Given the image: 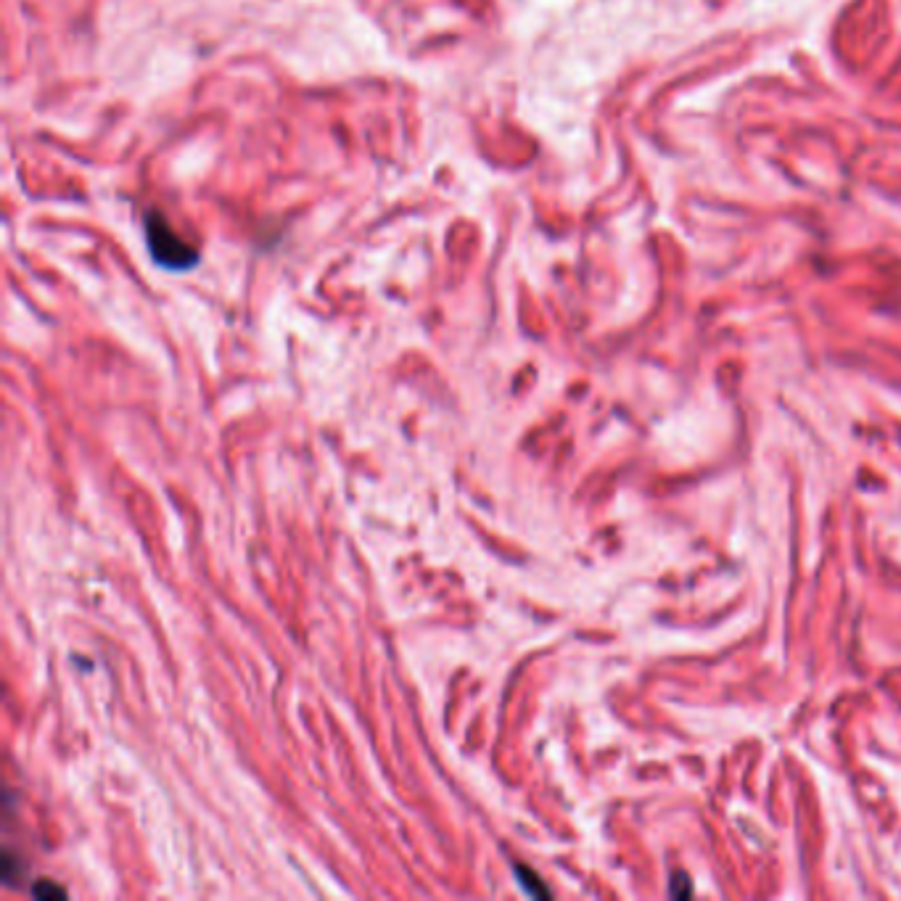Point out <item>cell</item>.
<instances>
[{
  "instance_id": "cell-2",
  "label": "cell",
  "mask_w": 901,
  "mask_h": 901,
  "mask_svg": "<svg viewBox=\"0 0 901 901\" xmlns=\"http://www.w3.org/2000/svg\"><path fill=\"white\" fill-rule=\"evenodd\" d=\"M32 893H35V897L43 899V901L64 899V897H67V891H64V888H59V886H54V883H50V880H43V883H35V888H32Z\"/></svg>"
},
{
  "instance_id": "cell-1",
  "label": "cell",
  "mask_w": 901,
  "mask_h": 901,
  "mask_svg": "<svg viewBox=\"0 0 901 901\" xmlns=\"http://www.w3.org/2000/svg\"><path fill=\"white\" fill-rule=\"evenodd\" d=\"M146 243L153 262L167 270H191L198 262V252L167 225L159 212L146 215Z\"/></svg>"
}]
</instances>
